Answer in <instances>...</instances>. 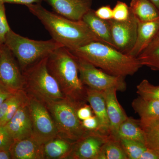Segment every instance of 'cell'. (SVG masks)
<instances>
[{
    "label": "cell",
    "mask_w": 159,
    "mask_h": 159,
    "mask_svg": "<svg viewBox=\"0 0 159 159\" xmlns=\"http://www.w3.org/2000/svg\"><path fill=\"white\" fill-rule=\"evenodd\" d=\"M103 92L109 121L110 135L118 139L117 137L119 126L128 116L118 101L117 90L109 89Z\"/></svg>",
    "instance_id": "14"
},
{
    "label": "cell",
    "mask_w": 159,
    "mask_h": 159,
    "mask_svg": "<svg viewBox=\"0 0 159 159\" xmlns=\"http://www.w3.org/2000/svg\"><path fill=\"white\" fill-rule=\"evenodd\" d=\"M159 30V18L148 21H138L135 42L127 54L131 57H138L153 40Z\"/></svg>",
    "instance_id": "16"
},
{
    "label": "cell",
    "mask_w": 159,
    "mask_h": 159,
    "mask_svg": "<svg viewBox=\"0 0 159 159\" xmlns=\"http://www.w3.org/2000/svg\"><path fill=\"white\" fill-rule=\"evenodd\" d=\"M158 38H159V30L155 38L154 39H155Z\"/></svg>",
    "instance_id": "39"
},
{
    "label": "cell",
    "mask_w": 159,
    "mask_h": 159,
    "mask_svg": "<svg viewBox=\"0 0 159 159\" xmlns=\"http://www.w3.org/2000/svg\"><path fill=\"white\" fill-rule=\"evenodd\" d=\"M48 57L23 72L25 78L24 90L28 95L45 104L66 98L56 80L49 72L47 67Z\"/></svg>",
    "instance_id": "5"
},
{
    "label": "cell",
    "mask_w": 159,
    "mask_h": 159,
    "mask_svg": "<svg viewBox=\"0 0 159 159\" xmlns=\"http://www.w3.org/2000/svg\"><path fill=\"white\" fill-rule=\"evenodd\" d=\"M82 20L102 43L115 48L108 21L97 17L92 9L84 15Z\"/></svg>",
    "instance_id": "18"
},
{
    "label": "cell",
    "mask_w": 159,
    "mask_h": 159,
    "mask_svg": "<svg viewBox=\"0 0 159 159\" xmlns=\"http://www.w3.org/2000/svg\"><path fill=\"white\" fill-rule=\"evenodd\" d=\"M113 9V20L123 21L129 18L130 14L129 7L123 2H117Z\"/></svg>",
    "instance_id": "29"
},
{
    "label": "cell",
    "mask_w": 159,
    "mask_h": 159,
    "mask_svg": "<svg viewBox=\"0 0 159 159\" xmlns=\"http://www.w3.org/2000/svg\"><path fill=\"white\" fill-rule=\"evenodd\" d=\"M74 142L59 135L51 139L43 145L45 159H68Z\"/></svg>",
    "instance_id": "20"
},
{
    "label": "cell",
    "mask_w": 159,
    "mask_h": 159,
    "mask_svg": "<svg viewBox=\"0 0 159 159\" xmlns=\"http://www.w3.org/2000/svg\"><path fill=\"white\" fill-rule=\"evenodd\" d=\"M1 46H0V51H1Z\"/></svg>",
    "instance_id": "40"
},
{
    "label": "cell",
    "mask_w": 159,
    "mask_h": 159,
    "mask_svg": "<svg viewBox=\"0 0 159 159\" xmlns=\"http://www.w3.org/2000/svg\"><path fill=\"white\" fill-rule=\"evenodd\" d=\"M137 93L144 99L159 101V85L152 84L146 79L137 86Z\"/></svg>",
    "instance_id": "27"
},
{
    "label": "cell",
    "mask_w": 159,
    "mask_h": 159,
    "mask_svg": "<svg viewBox=\"0 0 159 159\" xmlns=\"http://www.w3.org/2000/svg\"><path fill=\"white\" fill-rule=\"evenodd\" d=\"M0 159H11V155L9 150L0 149Z\"/></svg>",
    "instance_id": "37"
},
{
    "label": "cell",
    "mask_w": 159,
    "mask_h": 159,
    "mask_svg": "<svg viewBox=\"0 0 159 159\" xmlns=\"http://www.w3.org/2000/svg\"><path fill=\"white\" fill-rule=\"evenodd\" d=\"M84 128L88 131H98L99 123L98 119L95 115L89 117L81 121Z\"/></svg>",
    "instance_id": "32"
},
{
    "label": "cell",
    "mask_w": 159,
    "mask_h": 159,
    "mask_svg": "<svg viewBox=\"0 0 159 159\" xmlns=\"http://www.w3.org/2000/svg\"><path fill=\"white\" fill-rule=\"evenodd\" d=\"M111 137L98 131H89L74 142L68 159H98L102 146Z\"/></svg>",
    "instance_id": "11"
},
{
    "label": "cell",
    "mask_w": 159,
    "mask_h": 159,
    "mask_svg": "<svg viewBox=\"0 0 159 159\" xmlns=\"http://www.w3.org/2000/svg\"><path fill=\"white\" fill-rule=\"evenodd\" d=\"M43 0H0V2L5 3L19 4V5H27L34 3H41Z\"/></svg>",
    "instance_id": "35"
},
{
    "label": "cell",
    "mask_w": 159,
    "mask_h": 159,
    "mask_svg": "<svg viewBox=\"0 0 159 159\" xmlns=\"http://www.w3.org/2000/svg\"><path fill=\"white\" fill-rule=\"evenodd\" d=\"M97 17L104 20L108 21L113 19V9L110 6H102L95 11Z\"/></svg>",
    "instance_id": "31"
},
{
    "label": "cell",
    "mask_w": 159,
    "mask_h": 159,
    "mask_svg": "<svg viewBox=\"0 0 159 159\" xmlns=\"http://www.w3.org/2000/svg\"><path fill=\"white\" fill-rule=\"evenodd\" d=\"M77 115L80 120L82 121L93 116L94 113L90 106L86 103L78 107L77 110Z\"/></svg>",
    "instance_id": "33"
},
{
    "label": "cell",
    "mask_w": 159,
    "mask_h": 159,
    "mask_svg": "<svg viewBox=\"0 0 159 159\" xmlns=\"http://www.w3.org/2000/svg\"><path fill=\"white\" fill-rule=\"evenodd\" d=\"M14 139L5 126L0 125V149L9 150Z\"/></svg>",
    "instance_id": "30"
},
{
    "label": "cell",
    "mask_w": 159,
    "mask_h": 159,
    "mask_svg": "<svg viewBox=\"0 0 159 159\" xmlns=\"http://www.w3.org/2000/svg\"><path fill=\"white\" fill-rule=\"evenodd\" d=\"M47 67L67 99L79 107L87 103L86 89L80 78L77 57L61 47L49 54Z\"/></svg>",
    "instance_id": "3"
},
{
    "label": "cell",
    "mask_w": 159,
    "mask_h": 159,
    "mask_svg": "<svg viewBox=\"0 0 159 159\" xmlns=\"http://www.w3.org/2000/svg\"><path fill=\"white\" fill-rule=\"evenodd\" d=\"M98 159H128L120 140L111 137L102 146Z\"/></svg>",
    "instance_id": "24"
},
{
    "label": "cell",
    "mask_w": 159,
    "mask_h": 159,
    "mask_svg": "<svg viewBox=\"0 0 159 159\" xmlns=\"http://www.w3.org/2000/svg\"><path fill=\"white\" fill-rule=\"evenodd\" d=\"M142 126L145 133V146L159 157V119Z\"/></svg>",
    "instance_id": "25"
},
{
    "label": "cell",
    "mask_w": 159,
    "mask_h": 159,
    "mask_svg": "<svg viewBox=\"0 0 159 159\" xmlns=\"http://www.w3.org/2000/svg\"><path fill=\"white\" fill-rule=\"evenodd\" d=\"M5 44L14 54L22 73L56 49L64 47L53 39L35 40L21 36L11 30L6 35Z\"/></svg>",
    "instance_id": "4"
},
{
    "label": "cell",
    "mask_w": 159,
    "mask_h": 159,
    "mask_svg": "<svg viewBox=\"0 0 159 159\" xmlns=\"http://www.w3.org/2000/svg\"><path fill=\"white\" fill-rule=\"evenodd\" d=\"M131 106L140 117L141 125L159 119V101L144 99L138 96L132 102Z\"/></svg>",
    "instance_id": "19"
},
{
    "label": "cell",
    "mask_w": 159,
    "mask_h": 159,
    "mask_svg": "<svg viewBox=\"0 0 159 159\" xmlns=\"http://www.w3.org/2000/svg\"><path fill=\"white\" fill-rule=\"evenodd\" d=\"M0 82L14 92L24 90L22 72L14 54L5 44L0 51Z\"/></svg>",
    "instance_id": "9"
},
{
    "label": "cell",
    "mask_w": 159,
    "mask_h": 159,
    "mask_svg": "<svg viewBox=\"0 0 159 159\" xmlns=\"http://www.w3.org/2000/svg\"><path fill=\"white\" fill-rule=\"evenodd\" d=\"M57 128L58 135L76 142L87 133L77 115L80 107L70 99H64L45 104Z\"/></svg>",
    "instance_id": "6"
},
{
    "label": "cell",
    "mask_w": 159,
    "mask_h": 159,
    "mask_svg": "<svg viewBox=\"0 0 159 159\" xmlns=\"http://www.w3.org/2000/svg\"><path fill=\"white\" fill-rule=\"evenodd\" d=\"M115 48L127 54L134 45L136 39L138 21L130 12L127 20L118 21L113 19L108 21Z\"/></svg>",
    "instance_id": "10"
},
{
    "label": "cell",
    "mask_w": 159,
    "mask_h": 159,
    "mask_svg": "<svg viewBox=\"0 0 159 159\" xmlns=\"http://www.w3.org/2000/svg\"><path fill=\"white\" fill-rule=\"evenodd\" d=\"M16 92L11 90L0 82V106Z\"/></svg>",
    "instance_id": "34"
},
{
    "label": "cell",
    "mask_w": 159,
    "mask_h": 159,
    "mask_svg": "<svg viewBox=\"0 0 159 159\" xmlns=\"http://www.w3.org/2000/svg\"><path fill=\"white\" fill-rule=\"evenodd\" d=\"M28 96L32 137L44 145L58 136L57 128L45 104L30 95Z\"/></svg>",
    "instance_id": "8"
},
{
    "label": "cell",
    "mask_w": 159,
    "mask_h": 159,
    "mask_svg": "<svg viewBox=\"0 0 159 159\" xmlns=\"http://www.w3.org/2000/svg\"><path fill=\"white\" fill-rule=\"evenodd\" d=\"M9 150L11 159H45L43 144L32 137L14 140Z\"/></svg>",
    "instance_id": "15"
},
{
    "label": "cell",
    "mask_w": 159,
    "mask_h": 159,
    "mask_svg": "<svg viewBox=\"0 0 159 159\" xmlns=\"http://www.w3.org/2000/svg\"><path fill=\"white\" fill-rule=\"evenodd\" d=\"M131 13L140 21H148L159 18V10L149 0H131Z\"/></svg>",
    "instance_id": "22"
},
{
    "label": "cell",
    "mask_w": 159,
    "mask_h": 159,
    "mask_svg": "<svg viewBox=\"0 0 159 159\" xmlns=\"http://www.w3.org/2000/svg\"><path fill=\"white\" fill-rule=\"evenodd\" d=\"M69 50L76 57L115 76H132L143 66L137 57L124 54L101 42H92Z\"/></svg>",
    "instance_id": "2"
},
{
    "label": "cell",
    "mask_w": 159,
    "mask_h": 159,
    "mask_svg": "<svg viewBox=\"0 0 159 159\" xmlns=\"http://www.w3.org/2000/svg\"><path fill=\"white\" fill-rule=\"evenodd\" d=\"M87 100L97 117L99 123L98 132L110 135L109 121L107 111L104 92L97 90L86 86Z\"/></svg>",
    "instance_id": "17"
},
{
    "label": "cell",
    "mask_w": 159,
    "mask_h": 159,
    "mask_svg": "<svg viewBox=\"0 0 159 159\" xmlns=\"http://www.w3.org/2000/svg\"><path fill=\"white\" fill-rule=\"evenodd\" d=\"M117 139L132 140L145 145V133L140 119L128 117L119 126Z\"/></svg>",
    "instance_id": "21"
},
{
    "label": "cell",
    "mask_w": 159,
    "mask_h": 159,
    "mask_svg": "<svg viewBox=\"0 0 159 159\" xmlns=\"http://www.w3.org/2000/svg\"><path fill=\"white\" fill-rule=\"evenodd\" d=\"M140 159H159V157L153 151L147 148Z\"/></svg>",
    "instance_id": "36"
},
{
    "label": "cell",
    "mask_w": 159,
    "mask_h": 159,
    "mask_svg": "<svg viewBox=\"0 0 159 159\" xmlns=\"http://www.w3.org/2000/svg\"><path fill=\"white\" fill-rule=\"evenodd\" d=\"M26 7L40 21L52 39L68 49L76 48L92 42H102L82 20L69 19L47 10L41 3Z\"/></svg>",
    "instance_id": "1"
},
{
    "label": "cell",
    "mask_w": 159,
    "mask_h": 159,
    "mask_svg": "<svg viewBox=\"0 0 159 159\" xmlns=\"http://www.w3.org/2000/svg\"><path fill=\"white\" fill-rule=\"evenodd\" d=\"M4 126L14 140L32 137V123L28 99Z\"/></svg>",
    "instance_id": "13"
},
{
    "label": "cell",
    "mask_w": 159,
    "mask_h": 159,
    "mask_svg": "<svg viewBox=\"0 0 159 159\" xmlns=\"http://www.w3.org/2000/svg\"><path fill=\"white\" fill-rule=\"evenodd\" d=\"M77 59L80 78L85 86L100 91L109 89L122 92L126 90L125 77L111 75L84 60L78 57Z\"/></svg>",
    "instance_id": "7"
},
{
    "label": "cell",
    "mask_w": 159,
    "mask_h": 159,
    "mask_svg": "<svg viewBox=\"0 0 159 159\" xmlns=\"http://www.w3.org/2000/svg\"><path fill=\"white\" fill-rule=\"evenodd\" d=\"M149 1L153 3L159 10V0H149Z\"/></svg>",
    "instance_id": "38"
},
{
    "label": "cell",
    "mask_w": 159,
    "mask_h": 159,
    "mask_svg": "<svg viewBox=\"0 0 159 159\" xmlns=\"http://www.w3.org/2000/svg\"><path fill=\"white\" fill-rule=\"evenodd\" d=\"M137 58L142 66L159 71V38L154 39Z\"/></svg>",
    "instance_id": "23"
},
{
    "label": "cell",
    "mask_w": 159,
    "mask_h": 159,
    "mask_svg": "<svg viewBox=\"0 0 159 159\" xmlns=\"http://www.w3.org/2000/svg\"><path fill=\"white\" fill-rule=\"evenodd\" d=\"M119 140L128 159H140L147 148L144 144L140 142L124 139Z\"/></svg>",
    "instance_id": "26"
},
{
    "label": "cell",
    "mask_w": 159,
    "mask_h": 159,
    "mask_svg": "<svg viewBox=\"0 0 159 159\" xmlns=\"http://www.w3.org/2000/svg\"><path fill=\"white\" fill-rule=\"evenodd\" d=\"M5 4L0 2V46L5 44L6 35L11 30L6 17Z\"/></svg>",
    "instance_id": "28"
},
{
    "label": "cell",
    "mask_w": 159,
    "mask_h": 159,
    "mask_svg": "<svg viewBox=\"0 0 159 159\" xmlns=\"http://www.w3.org/2000/svg\"><path fill=\"white\" fill-rule=\"evenodd\" d=\"M51 6L54 12L74 20H82L91 9L92 0H43Z\"/></svg>",
    "instance_id": "12"
}]
</instances>
